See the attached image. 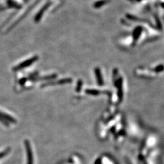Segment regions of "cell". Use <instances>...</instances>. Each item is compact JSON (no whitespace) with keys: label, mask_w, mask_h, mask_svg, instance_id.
I'll return each mask as SVG.
<instances>
[{"label":"cell","mask_w":164,"mask_h":164,"mask_svg":"<svg viewBox=\"0 0 164 164\" xmlns=\"http://www.w3.org/2000/svg\"><path fill=\"white\" fill-rule=\"evenodd\" d=\"M86 92L89 94H92V95H96L97 94L99 93V92L97 91H95V90H89L87 89L86 91Z\"/></svg>","instance_id":"8"},{"label":"cell","mask_w":164,"mask_h":164,"mask_svg":"<svg viewBox=\"0 0 164 164\" xmlns=\"http://www.w3.org/2000/svg\"><path fill=\"white\" fill-rule=\"evenodd\" d=\"M81 85H82L81 81H78V84H77V87H76V91H77V92H79V91H80L81 87Z\"/></svg>","instance_id":"10"},{"label":"cell","mask_w":164,"mask_h":164,"mask_svg":"<svg viewBox=\"0 0 164 164\" xmlns=\"http://www.w3.org/2000/svg\"><path fill=\"white\" fill-rule=\"evenodd\" d=\"M26 81H27V78H21L20 80H19V83H20L21 85H23L25 83Z\"/></svg>","instance_id":"11"},{"label":"cell","mask_w":164,"mask_h":164,"mask_svg":"<svg viewBox=\"0 0 164 164\" xmlns=\"http://www.w3.org/2000/svg\"><path fill=\"white\" fill-rule=\"evenodd\" d=\"M137 1H140V0H137Z\"/></svg>","instance_id":"13"},{"label":"cell","mask_w":164,"mask_h":164,"mask_svg":"<svg viewBox=\"0 0 164 164\" xmlns=\"http://www.w3.org/2000/svg\"><path fill=\"white\" fill-rule=\"evenodd\" d=\"M10 151V148H8V149H6L5 151H4L3 152H1V153H0V159L2 157H4L5 155H6L7 154H8L9 152Z\"/></svg>","instance_id":"9"},{"label":"cell","mask_w":164,"mask_h":164,"mask_svg":"<svg viewBox=\"0 0 164 164\" xmlns=\"http://www.w3.org/2000/svg\"><path fill=\"white\" fill-rule=\"evenodd\" d=\"M24 145H25L27 155V164H33V154L32 151L31 147L29 140H26L24 141Z\"/></svg>","instance_id":"3"},{"label":"cell","mask_w":164,"mask_h":164,"mask_svg":"<svg viewBox=\"0 0 164 164\" xmlns=\"http://www.w3.org/2000/svg\"><path fill=\"white\" fill-rule=\"evenodd\" d=\"M38 60V56L35 55L34 57L29 58V59L26 60H25L24 61L19 63L18 65L15 66L14 68H13V70H14V71H17V70H19L21 69H24V68H27V67L31 65L32 64H33L34 62L37 61Z\"/></svg>","instance_id":"1"},{"label":"cell","mask_w":164,"mask_h":164,"mask_svg":"<svg viewBox=\"0 0 164 164\" xmlns=\"http://www.w3.org/2000/svg\"><path fill=\"white\" fill-rule=\"evenodd\" d=\"M162 6H163V7H164V4H162Z\"/></svg>","instance_id":"12"},{"label":"cell","mask_w":164,"mask_h":164,"mask_svg":"<svg viewBox=\"0 0 164 164\" xmlns=\"http://www.w3.org/2000/svg\"><path fill=\"white\" fill-rule=\"evenodd\" d=\"M109 1H110V0H101V1H97V2H95V3L94 4V7H95V8L100 7H102V6H103V5H105L107 3H108Z\"/></svg>","instance_id":"5"},{"label":"cell","mask_w":164,"mask_h":164,"mask_svg":"<svg viewBox=\"0 0 164 164\" xmlns=\"http://www.w3.org/2000/svg\"><path fill=\"white\" fill-rule=\"evenodd\" d=\"M141 32H142V28L140 27L135 29L134 32V37L135 39H137L139 36Z\"/></svg>","instance_id":"6"},{"label":"cell","mask_w":164,"mask_h":164,"mask_svg":"<svg viewBox=\"0 0 164 164\" xmlns=\"http://www.w3.org/2000/svg\"><path fill=\"white\" fill-rule=\"evenodd\" d=\"M0 121L2 123H3L4 125H6V126H8V125L7 124V121L14 123L17 122V120H15V118L8 115V114H6V113L2 112H0Z\"/></svg>","instance_id":"2"},{"label":"cell","mask_w":164,"mask_h":164,"mask_svg":"<svg viewBox=\"0 0 164 164\" xmlns=\"http://www.w3.org/2000/svg\"><path fill=\"white\" fill-rule=\"evenodd\" d=\"M95 72H96V74H97V80H98V83H99L100 85H102L103 82H102V77H101L100 72L99 69H96Z\"/></svg>","instance_id":"7"},{"label":"cell","mask_w":164,"mask_h":164,"mask_svg":"<svg viewBox=\"0 0 164 164\" xmlns=\"http://www.w3.org/2000/svg\"><path fill=\"white\" fill-rule=\"evenodd\" d=\"M72 82V79L69 78H63V79H61V80H59L57 82H51V83H45L44 85H43V86L41 87H44V86H47L49 85H54V84L57 83V84H60V85H63V84H66V83H69Z\"/></svg>","instance_id":"4"},{"label":"cell","mask_w":164,"mask_h":164,"mask_svg":"<svg viewBox=\"0 0 164 164\" xmlns=\"http://www.w3.org/2000/svg\"><path fill=\"white\" fill-rule=\"evenodd\" d=\"M130 1H132V0H130Z\"/></svg>","instance_id":"14"}]
</instances>
